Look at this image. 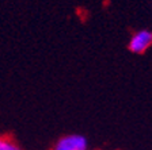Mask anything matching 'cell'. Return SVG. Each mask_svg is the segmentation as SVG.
Listing matches in <instances>:
<instances>
[{
	"mask_svg": "<svg viewBox=\"0 0 152 150\" xmlns=\"http://www.w3.org/2000/svg\"><path fill=\"white\" fill-rule=\"evenodd\" d=\"M53 150H88V142L80 134L64 135L54 143Z\"/></svg>",
	"mask_w": 152,
	"mask_h": 150,
	"instance_id": "6da1fadb",
	"label": "cell"
},
{
	"mask_svg": "<svg viewBox=\"0 0 152 150\" xmlns=\"http://www.w3.org/2000/svg\"><path fill=\"white\" fill-rule=\"evenodd\" d=\"M152 46V31L140 30L132 35L129 41V50L134 54H142Z\"/></svg>",
	"mask_w": 152,
	"mask_h": 150,
	"instance_id": "7a4b0ae2",
	"label": "cell"
},
{
	"mask_svg": "<svg viewBox=\"0 0 152 150\" xmlns=\"http://www.w3.org/2000/svg\"><path fill=\"white\" fill-rule=\"evenodd\" d=\"M0 150H22V147L12 138L0 135Z\"/></svg>",
	"mask_w": 152,
	"mask_h": 150,
	"instance_id": "3957f363",
	"label": "cell"
}]
</instances>
